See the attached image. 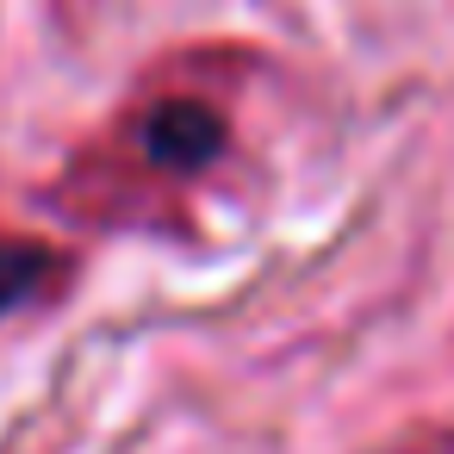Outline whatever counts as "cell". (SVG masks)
<instances>
[{"mask_svg":"<svg viewBox=\"0 0 454 454\" xmlns=\"http://www.w3.org/2000/svg\"><path fill=\"white\" fill-rule=\"evenodd\" d=\"M231 144V119H224V100L218 94H200V88H181V94H150L131 119V150L168 175V181H193L206 175Z\"/></svg>","mask_w":454,"mask_h":454,"instance_id":"6da1fadb","label":"cell"},{"mask_svg":"<svg viewBox=\"0 0 454 454\" xmlns=\"http://www.w3.org/2000/svg\"><path fill=\"white\" fill-rule=\"evenodd\" d=\"M51 274V255L38 243H0V317H7L13 305H26Z\"/></svg>","mask_w":454,"mask_h":454,"instance_id":"7a4b0ae2","label":"cell"}]
</instances>
